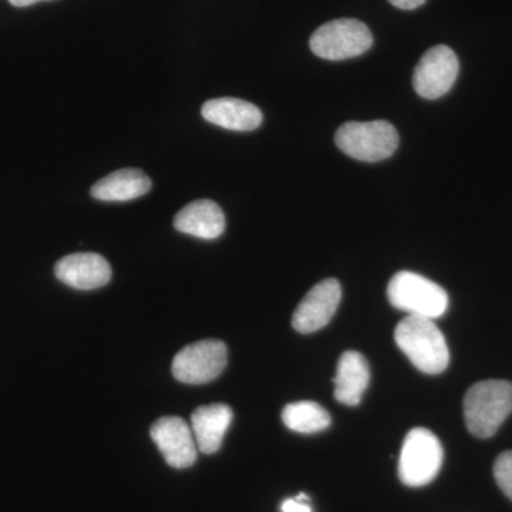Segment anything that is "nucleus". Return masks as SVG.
<instances>
[{"instance_id": "f257e3e1", "label": "nucleus", "mask_w": 512, "mask_h": 512, "mask_svg": "<svg viewBox=\"0 0 512 512\" xmlns=\"http://www.w3.org/2000/svg\"><path fill=\"white\" fill-rule=\"evenodd\" d=\"M396 345L420 372L440 375L450 363L446 338L433 319L407 316L394 330Z\"/></svg>"}, {"instance_id": "f03ea898", "label": "nucleus", "mask_w": 512, "mask_h": 512, "mask_svg": "<svg viewBox=\"0 0 512 512\" xmlns=\"http://www.w3.org/2000/svg\"><path fill=\"white\" fill-rule=\"evenodd\" d=\"M512 413V383L484 380L470 387L464 397L467 429L478 439L493 437Z\"/></svg>"}, {"instance_id": "7ed1b4c3", "label": "nucleus", "mask_w": 512, "mask_h": 512, "mask_svg": "<svg viewBox=\"0 0 512 512\" xmlns=\"http://www.w3.org/2000/svg\"><path fill=\"white\" fill-rule=\"evenodd\" d=\"M336 146L346 156L365 163H377L396 153L399 133L389 121H349L336 131Z\"/></svg>"}, {"instance_id": "20e7f679", "label": "nucleus", "mask_w": 512, "mask_h": 512, "mask_svg": "<svg viewBox=\"0 0 512 512\" xmlns=\"http://www.w3.org/2000/svg\"><path fill=\"white\" fill-rule=\"evenodd\" d=\"M387 298L394 308L427 319L440 318L448 308L447 292L440 285L409 271L397 272L390 279Z\"/></svg>"}, {"instance_id": "39448f33", "label": "nucleus", "mask_w": 512, "mask_h": 512, "mask_svg": "<svg viewBox=\"0 0 512 512\" xmlns=\"http://www.w3.org/2000/svg\"><path fill=\"white\" fill-rule=\"evenodd\" d=\"M444 451L433 431L413 429L403 441L399 457V477L407 487L430 484L443 466Z\"/></svg>"}, {"instance_id": "423d86ee", "label": "nucleus", "mask_w": 512, "mask_h": 512, "mask_svg": "<svg viewBox=\"0 0 512 512\" xmlns=\"http://www.w3.org/2000/svg\"><path fill=\"white\" fill-rule=\"evenodd\" d=\"M309 45L320 59L346 60L366 53L373 45V36L360 20L336 19L316 29Z\"/></svg>"}, {"instance_id": "0eeeda50", "label": "nucleus", "mask_w": 512, "mask_h": 512, "mask_svg": "<svg viewBox=\"0 0 512 512\" xmlns=\"http://www.w3.org/2000/svg\"><path fill=\"white\" fill-rule=\"evenodd\" d=\"M228 362V350L221 340H200L185 346L173 360L175 379L185 384H205L217 379Z\"/></svg>"}, {"instance_id": "6e6552de", "label": "nucleus", "mask_w": 512, "mask_h": 512, "mask_svg": "<svg viewBox=\"0 0 512 512\" xmlns=\"http://www.w3.org/2000/svg\"><path fill=\"white\" fill-rule=\"evenodd\" d=\"M460 63L448 46L439 45L427 50L414 69L413 87L420 97L436 100L450 92L456 83Z\"/></svg>"}, {"instance_id": "1a4fd4ad", "label": "nucleus", "mask_w": 512, "mask_h": 512, "mask_svg": "<svg viewBox=\"0 0 512 512\" xmlns=\"http://www.w3.org/2000/svg\"><path fill=\"white\" fill-rule=\"evenodd\" d=\"M342 288L336 279H325L313 286L292 316V326L299 333H313L325 328L338 311Z\"/></svg>"}, {"instance_id": "9d476101", "label": "nucleus", "mask_w": 512, "mask_h": 512, "mask_svg": "<svg viewBox=\"0 0 512 512\" xmlns=\"http://www.w3.org/2000/svg\"><path fill=\"white\" fill-rule=\"evenodd\" d=\"M150 434L168 466L188 468L197 460L198 447L191 426L180 417L157 420Z\"/></svg>"}, {"instance_id": "9b49d317", "label": "nucleus", "mask_w": 512, "mask_h": 512, "mask_svg": "<svg viewBox=\"0 0 512 512\" xmlns=\"http://www.w3.org/2000/svg\"><path fill=\"white\" fill-rule=\"evenodd\" d=\"M56 278L70 288L92 291L107 285L111 268L106 258L93 252H79L60 259L55 266Z\"/></svg>"}, {"instance_id": "f8f14e48", "label": "nucleus", "mask_w": 512, "mask_h": 512, "mask_svg": "<svg viewBox=\"0 0 512 512\" xmlns=\"http://www.w3.org/2000/svg\"><path fill=\"white\" fill-rule=\"evenodd\" d=\"M202 117L215 126L232 131H252L261 126L262 111L241 99L222 97L208 100L202 106Z\"/></svg>"}, {"instance_id": "ddd939ff", "label": "nucleus", "mask_w": 512, "mask_h": 512, "mask_svg": "<svg viewBox=\"0 0 512 512\" xmlns=\"http://www.w3.org/2000/svg\"><path fill=\"white\" fill-rule=\"evenodd\" d=\"M232 416L231 407L222 403L201 406L192 413L191 430L201 453L214 454L220 450Z\"/></svg>"}, {"instance_id": "4468645a", "label": "nucleus", "mask_w": 512, "mask_h": 512, "mask_svg": "<svg viewBox=\"0 0 512 512\" xmlns=\"http://www.w3.org/2000/svg\"><path fill=\"white\" fill-rule=\"evenodd\" d=\"M174 227L191 237L215 239L224 234L225 215L214 201L198 200L175 215Z\"/></svg>"}, {"instance_id": "2eb2a0df", "label": "nucleus", "mask_w": 512, "mask_h": 512, "mask_svg": "<svg viewBox=\"0 0 512 512\" xmlns=\"http://www.w3.org/2000/svg\"><path fill=\"white\" fill-rule=\"evenodd\" d=\"M369 382L370 369L365 356L353 350L343 353L333 379L336 400L345 406H357L362 402Z\"/></svg>"}, {"instance_id": "dca6fc26", "label": "nucleus", "mask_w": 512, "mask_h": 512, "mask_svg": "<svg viewBox=\"0 0 512 512\" xmlns=\"http://www.w3.org/2000/svg\"><path fill=\"white\" fill-rule=\"evenodd\" d=\"M151 190V180L137 168H123L101 178L92 187L99 201L126 202L143 197Z\"/></svg>"}, {"instance_id": "f3484780", "label": "nucleus", "mask_w": 512, "mask_h": 512, "mask_svg": "<svg viewBox=\"0 0 512 512\" xmlns=\"http://www.w3.org/2000/svg\"><path fill=\"white\" fill-rule=\"evenodd\" d=\"M282 420L289 430L302 434L319 433L332 423L329 413L315 402L288 404L282 412Z\"/></svg>"}, {"instance_id": "a211bd4d", "label": "nucleus", "mask_w": 512, "mask_h": 512, "mask_svg": "<svg viewBox=\"0 0 512 512\" xmlns=\"http://www.w3.org/2000/svg\"><path fill=\"white\" fill-rule=\"evenodd\" d=\"M494 477L498 487L512 501V451H505L495 460Z\"/></svg>"}, {"instance_id": "6ab92c4d", "label": "nucleus", "mask_w": 512, "mask_h": 512, "mask_svg": "<svg viewBox=\"0 0 512 512\" xmlns=\"http://www.w3.org/2000/svg\"><path fill=\"white\" fill-rule=\"evenodd\" d=\"M282 512H312L308 495L299 494L296 498H289V500L284 501Z\"/></svg>"}, {"instance_id": "aec40b11", "label": "nucleus", "mask_w": 512, "mask_h": 512, "mask_svg": "<svg viewBox=\"0 0 512 512\" xmlns=\"http://www.w3.org/2000/svg\"><path fill=\"white\" fill-rule=\"evenodd\" d=\"M393 6L403 10H413L420 8L421 5L426 3V0H389Z\"/></svg>"}, {"instance_id": "412c9836", "label": "nucleus", "mask_w": 512, "mask_h": 512, "mask_svg": "<svg viewBox=\"0 0 512 512\" xmlns=\"http://www.w3.org/2000/svg\"><path fill=\"white\" fill-rule=\"evenodd\" d=\"M39 2H47V0H9L10 5L16 6V8H26V6H32Z\"/></svg>"}]
</instances>
